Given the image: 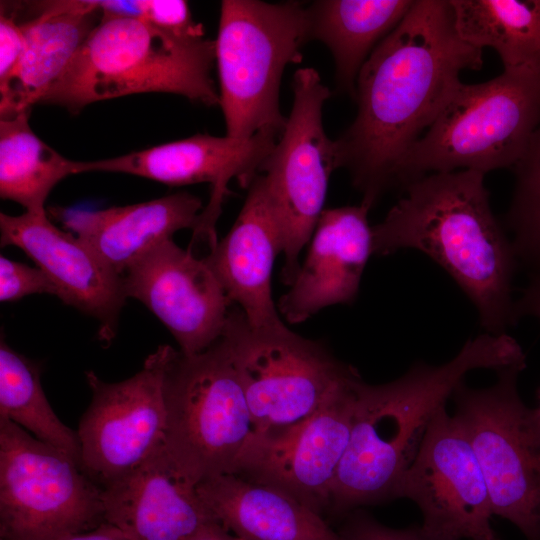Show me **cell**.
<instances>
[{
  "instance_id": "22",
  "label": "cell",
  "mask_w": 540,
  "mask_h": 540,
  "mask_svg": "<svg viewBox=\"0 0 540 540\" xmlns=\"http://www.w3.org/2000/svg\"><path fill=\"white\" fill-rule=\"evenodd\" d=\"M38 6V14L21 23L25 52L11 75L0 83L1 117L39 104L101 20L92 0L49 1Z\"/></svg>"
},
{
  "instance_id": "29",
  "label": "cell",
  "mask_w": 540,
  "mask_h": 540,
  "mask_svg": "<svg viewBox=\"0 0 540 540\" xmlns=\"http://www.w3.org/2000/svg\"><path fill=\"white\" fill-rule=\"evenodd\" d=\"M32 294L57 296V289L48 276L37 266L0 257V300L15 302Z\"/></svg>"
},
{
  "instance_id": "7",
  "label": "cell",
  "mask_w": 540,
  "mask_h": 540,
  "mask_svg": "<svg viewBox=\"0 0 540 540\" xmlns=\"http://www.w3.org/2000/svg\"><path fill=\"white\" fill-rule=\"evenodd\" d=\"M164 397L166 447L179 467L196 484L234 473L253 423L222 337L193 355L171 349Z\"/></svg>"
},
{
  "instance_id": "2",
  "label": "cell",
  "mask_w": 540,
  "mask_h": 540,
  "mask_svg": "<svg viewBox=\"0 0 540 540\" xmlns=\"http://www.w3.org/2000/svg\"><path fill=\"white\" fill-rule=\"evenodd\" d=\"M484 177L458 170L407 185L372 226V252L386 256L414 249L427 255L468 297L486 333L501 335L517 324L512 281L519 263L492 212Z\"/></svg>"
},
{
  "instance_id": "15",
  "label": "cell",
  "mask_w": 540,
  "mask_h": 540,
  "mask_svg": "<svg viewBox=\"0 0 540 540\" xmlns=\"http://www.w3.org/2000/svg\"><path fill=\"white\" fill-rule=\"evenodd\" d=\"M278 139L266 132L246 140L196 134L121 156L76 161L75 174L126 173L174 186L209 183L210 199L193 230L192 244L205 242L212 249L218 242L215 226L229 193L228 183L237 179L241 187L248 189Z\"/></svg>"
},
{
  "instance_id": "34",
  "label": "cell",
  "mask_w": 540,
  "mask_h": 540,
  "mask_svg": "<svg viewBox=\"0 0 540 540\" xmlns=\"http://www.w3.org/2000/svg\"><path fill=\"white\" fill-rule=\"evenodd\" d=\"M187 540H244L216 520L204 524Z\"/></svg>"
},
{
  "instance_id": "16",
  "label": "cell",
  "mask_w": 540,
  "mask_h": 540,
  "mask_svg": "<svg viewBox=\"0 0 540 540\" xmlns=\"http://www.w3.org/2000/svg\"><path fill=\"white\" fill-rule=\"evenodd\" d=\"M126 297L143 303L193 355L219 339L230 312L222 286L205 260L166 240L122 275Z\"/></svg>"
},
{
  "instance_id": "12",
  "label": "cell",
  "mask_w": 540,
  "mask_h": 540,
  "mask_svg": "<svg viewBox=\"0 0 540 540\" xmlns=\"http://www.w3.org/2000/svg\"><path fill=\"white\" fill-rule=\"evenodd\" d=\"M172 347L161 345L140 371L119 382L85 373L91 401L77 434L81 467L102 489L125 477L166 444L164 377Z\"/></svg>"
},
{
  "instance_id": "33",
  "label": "cell",
  "mask_w": 540,
  "mask_h": 540,
  "mask_svg": "<svg viewBox=\"0 0 540 540\" xmlns=\"http://www.w3.org/2000/svg\"><path fill=\"white\" fill-rule=\"evenodd\" d=\"M55 540H131L117 527L103 522L99 526L77 533L65 535Z\"/></svg>"
},
{
  "instance_id": "27",
  "label": "cell",
  "mask_w": 540,
  "mask_h": 540,
  "mask_svg": "<svg viewBox=\"0 0 540 540\" xmlns=\"http://www.w3.org/2000/svg\"><path fill=\"white\" fill-rule=\"evenodd\" d=\"M40 366L0 341V418L20 426L81 466L77 431L56 415L42 389ZM82 468V467H81Z\"/></svg>"
},
{
  "instance_id": "25",
  "label": "cell",
  "mask_w": 540,
  "mask_h": 540,
  "mask_svg": "<svg viewBox=\"0 0 540 540\" xmlns=\"http://www.w3.org/2000/svg\"><path fill=\"white\" fill-rule=\"evenodd\" d=\"M467 43L493 48L504 69L540 71V0H449Z\"/></svg>"
},
{
  "instance_id": "28",
  "label": "cell",
  "mask_w": 540,
  "mask_h": 540,
  "mask_svg": "<svg viewBox=\"0 0 540 540\" xmlns=\"http://www.w3.org/2000/svg\"><path fill=\"white\" fill-rule=\"evenodd\" d=\"M515 184L506 215L518 263L540 273V124L514 165Z\"/></svg>"
},
{
  "instance_id": "11",
  "label": "cell",
  "mask_w": 540,
  "mask_h": 540,
  "mask_svg": "<svg viewBox=\"0 0 540 540\" xmlns=\"http://www.w3.org/2000/svg\"><path fill=\"white\" fill-rule=\"evenodd\" d=\"M292 87L285 129L259 170L281 231V281L287 286L298 274L299 255L324 211L329 178L336 170L334 140L322 121L329 88L311 67L295 72Z\"/></svg>"
},
{
  "instance_id": "17",
  "label": "cell",
  "mask_w": 540,
  "mask_h": 540,
  "mask_svg": "<svg viewBox=\"0 0 540 540\" xmlns=\"http://www.w3.org/2000/svg\"><path fill=\"white\" fill-rule=\"evenodd\" d=\"M2 246L23 250L51 280L57 297L96 318L99 336L110 341L127 299L122 276L84 241L56 227L47 213L0 214Z\"/></svg>"
},
{
  "instance_id": "1",
  "label": "cell",
  "mask_w": 540,
  "mask_h": 540,
  "mask_svg": "<svg viewBox=\"0 0 540 540\" xmlns=\"http://www.w3.org/2000/svg\"><path fill=\"white\" fill-rule=\"evenodd\" d=\"M482 49L457 32L449 0H415L373 50L356 81L357 114L334 140L336 169L348 171L372 207L396 188L398 169L460 84L479 70Z\"/></svg>"
},
{
  "instance_id": "8",
  "label": "cell",
  "mask_w": 540,
  "mask_h": 540,
  "mask_svg": "<svg viewBox=\"0 0 540 540\" xmlns=\"http://www.w3.org/2000/svg\"><path fill=\"white\" fill-rule=\"evenodd\" d=\"M221 337L249 406L250 437L299 424L357 371L323 343L304 338L285 324L253 327L238 307L230 309Z\"/></svg>"
},
{
  "instance_id": "35",
  "label": "cell",
  "mask_w": 540,
  "mask_h": 540,
  "mask_svg": "<svg viewBox=\"0 0 540 540\" xmlns=\"http://www.w3.org/2000/svg\"><path fill=\"white\" fill-rule=\"evenodd\" d=\"M537 396H538V400H539V405H538L537 408L534 409V411H535V415H536L538 424L540 426V388L538 389Z\"/></svg>"
},
{
  "instance_id": "5",
  "label": "cell",
  "mask_w": 540,
  "mask_h": 540,
  "mask_svg": "<svg viewBox=\"0 0 540 540\" xmlns=\"http://www.w3.org/2000/svg\"><path fill=\"white\" fill-rule=\"evenodd\" d=\"M540 124V71L504 69L478 84L461 83L396 176L402 190L433 173L473 170L486 174L514 167Z\"/></svg>"
},
{
  "instance_id": "18",
  "label": "cell",
  "mask_w": 540,
  "mask_h": 540,
  "mask_svg": "<svg viewBox=\"0 0 540 540\" xmlns=\"http://www.w3.org/2000/svg\"><path fill=\"white\" fill-rule=\"evenodd\" d=\"M370 206L324 209L308 253L278 310L287 322L301 323L328 306L352 303L372 252Z\"/></svg>"
},
{
  "instance_id": "32",
  "label": "cell",
  "mask_w": 540,
  "mask_h": 540,
  "mask_svg": "<svg viewBox=\"0 0 540 540\" xmlns=\"http://www.w3.org/2000/svg\"><path fill=\"white\" fill-rule=\"evenodd\" d=\"M514 315L517 323L522 317H532L540 322V273L534 274L521 297L515 301Z\"/></svg>"
},
{
  "instance_id": "10",
  "label": "cell",
  "mask_w": 540,
  "mask_h": 540,
  "mask_svg": "<svg viewBox=\"0 0 540 540\" xmlns=\"http://www.w3.org/2000/svg\"><path fill=\"white\" fill-rule=\"evenodd\" d=\"M103 522V489L81 466L0 418V539L55 540Z\"/></svg>"
},
{
  "instance_id": "19",
  "label": "cell",
  "mask_w": 540,
  "mask_h": 540,
  "mask_svg": "<svg viewBox=\"0 0 540 540\" xmlns=\"http://www.w3.org/2000/svg\"><path fill=\"white\" fill-rule=\"evenodd\" d=\"M196 486L165 444L134 471L103 489L104 522L131 540H187L215 520Z\"/></svg>"
},
{
  "instance_id": "23",
  "label": "cell",
  "mask_w": 540,
  "mask_h": 540,
  "mask_svg": "<svg viewBox=\"0 0 540 540\" xmlns=\"http://www.w3.org/2000/svg\"><path fill=\"white\" fill-rule=\"evenodd\" d=\"M196 488L211 516L244 540H341L319 513L278 488L235 473Z\"/></svg>"
},
{
  "instance_id": "4",
  "label": "cell",
  "mask_w": 540,
  "mask_h": 540,
  "mask_svg": "<svg viewBox=\"0 0 540 540\" xmlns=\"http://www.w3.org/2000/svg\"><path fill=\"white\" fill-rule=\"evenodd\" d=\"M215 41L128 17H102L39 104L78 113L89 104L139 93H170L219 105L211 76Z\"/></svg>"
},
{
  "instance_id": "31",
  "label": "cell",
  "mask_w": 540,
  "mask_h": 540,
  "mask_svg": "<svg viewBox=\"0 0 540 540\" xmlns=\"http://www.w3.org/2000/svg\"><path fill=\"white\" fill-rule=\"evenodd\" d=\"M26 48V35L13 14L1 10L0 15V83L5 81L21 60Z\"/></svg>"
},
{
  "instance_id": "3",
  "label": "cell",
  "mask_w": 540,
  "mask_h": 540,
  "mask_svg": "<svg viewBox=\"0 0 540 540\" xmlns=\"http://www.w3.org/2000/svg\"><path fill=\"white\" fill-rule=\"evenodd\" d=\"M514 365H526L519 343L508 334L484 333L466 341L446 363L416 362L388 383L371 385L361 380L330 512L348 514L361 505L396 498L430 421L467 373L475 369L497 372Z\"/></svg>"
},
{
  "instance_id": "14",
  "label": "cell",
  "mask_w": 540,
  "mask_h": 540,
  "mask_svg": "<svg viewBox=\"0 0 540 540\" xmlns=\"http://www.w3.org/2000/svg\"><path fill=\"white\" fill-rule=\"evenodd\" d=\"M416 503L422 526L449 540H499L489 490L467 434L446 406L430 421L396 498Z\"/></svg>"
},
{
  "instance_id": "20",
  "label": "cell",
  "mask_w": 540,
  "mask_h": 540,
  "mask_svg": "<svg viewBox=\"0 0 540 540\" xmlns=\"http://www.w3.org/2000/svg\"><path fill=\"white\" fill-rule=\"evenodd\" d=\"M282 253L280 227L264 177L257 174L233 226L203 259L253 327L283 325L272 297V271Z\"/></svg>"
},
{
  "instance_id": "26",
  "label": "cell",
  "mask_w": 540,
  "mask_h": 540,
  "mask_svg": "<svg viewBox=\"0 0 540 540\" xmlns=\"http://www.w3.org/2000/svg\"><path fill=\"white\" fill-rule=\"evenodd\" d=\"M30 110L0 117V196L27 212L44 213L53 188L75 174L76 161L45 143L32 130Z\"/></svg>"
},
{
  "instance_id": "9",
  "label": "cell",
  "mask_w": 540,
  "mask_h": 540,
  "mask_svg": "<svg viewBox=\"0 0 540 540\" xmlns=\"http://www.w3.org/2000/svg\"><path fill=\"white\" fill-rule=\"evenodd\" d=\"M526 365L497 371L474 389L461 383L452 398L489 490L493 515L512 522L527 540H540V426L517 389Z\"/></svg>"
},
{
  "instance_id": "6",
  "label": "cell",
  "mask_w": 540,
  "mask_h": 540,
  "mask_svg": "<svg viewBox=\"0 0 540 540\" xmlns=\"http://www.w3.org/2000/svg\"><path fill=\"white\" fill-rule=\"evenodd\" d=\"M309 41L307 5L221 2L215 61L226 136L282 135L287 123L279 104L282 75L288 64L302 61L301 49Z\"/></svg>"
},
{
  "instance_id": "24",
  "label": "cell",
  "mask_w": 540,
  "mask_h": 540,
  "mask_svg": "<svg viewBox=\"0 0 540 540\" xmlns=\"http://www.w3.org/2000/svg\"><path fill=\"white\" fill-rule=\"evenodd\" d=\"M414 0H320L307 5L310 38L330 50L337 89L353 100L359 72Z\"/></svg>"
},
{
  "instance_id": "21",
  "label": "cell",
  "mask_w": 540,
  "mask_h": 540,
  "mask_svg": "<svg viewBox=\"0 0 540 540\" xmlns=\"http://www.w3.org/2000/svg\"><path fill=\"white\" fill-rule=\"evenodd\" d=\"M64 228L84 241L117 274L182 229H195L203 204L199 197L178 192L127 206L101 210L49 208Z\"/></svg>"
},
{
  "instance_id": "30",
  "label": "cell",
  "mask_w": 540,
  "mask_h": 540,
  "mask_svg": "<svg viewBox=\"0 0 540 540\" xmlns=\"http://www.w3.org/2000/svg\"><path fill=\"white\" fill-rule=\"evenodd\" d=\"M339 535L341 540H449L431 533L422 525L406 529L389 528L363 511L348 513Z\"/></svg>"
},
{
  "instance_id": "13",
  "label": "cell",
  "mask_w": 540,
  "mask_h": 540,
  "mask_svg": "<svg viewBox=\"0 0 540 540\" xmlns=\"http://www.w3.org/2000/svg\"><path fill=\"white\" fill-rule=\"evenodd\" d=\"M361 380L356 371L299 424L276 434L250 437L234 473L278 488L320 515L329 510Z\"/></svg>"
}]
</instances>
